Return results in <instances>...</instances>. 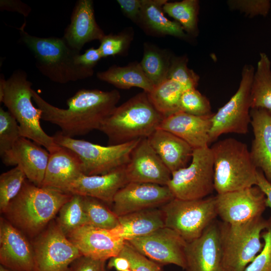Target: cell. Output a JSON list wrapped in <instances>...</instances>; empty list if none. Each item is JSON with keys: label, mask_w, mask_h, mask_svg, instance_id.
<instances>
[{"label": "cell", "mask_w": 271, "mask_h": 271, "mask_svg": "<svg viewBox=\"0 0 271 271\" xmlns=\"http://www.w3.org/2000/svg\"><path fill=\"white\" fill-rule=\"evenodd\" d=\"M66 236L82 255L106 261L118 256L125 241L111 229L86 225L73 230Z\"/></svg>", "instance_id": "19"}, {"label": "cell", "mask_w": 271, "mask_h": 271, "mask_svg": "<svg viewBox=\"0 0 271 271\" xmlns=\"http://www.w3.org/2000/svg\"><path fill=\"white\" fill-rule=\"evenodd\" d=\"M125 171L128 182L167 186L172 176L147 138L141 139L133 150Z\"/></svg>", "instance_id": "17"}, {"label": "cell", "mask_w": 271, "mask_h": 271, "mask_svg": "<svg viewBox=\"0 0 271 271\" xmlns=\"http://www.w3.org/2000/svg\"><path fill=\"white\" fill-rule=\"evenodd\" d=\"M164 118L144 91L117 106L101 123L99 130L108 139V145L146 139Z\"/></svg>", "instance_id": "5"}, {"label": "cell", "mask_w": 271, "mask_h": 271, "mask_svg": "<svg viewBox=\"0 0 271 271\" xmlns=\"http://www.w3.org/2000/svg\"><path fill=\"white\" fill-rule=\"evenodd\" d=\"M185 271H226L220 223L214 221L198 238L187 242Z\"/></svg>", "instance_id": "16"}, {"label": "cell", "mask_w": 271, "mask_h": 271, "mask_svg": "<svg viewBox=\"0 0 271 271\" xmlns=\"http://www.w3.org/2000/svg\"><path fill=\"white\" fill-rule=\"evenodd\" d=\"M227 3L231 9L239 10L250 17L266 16L270 8V2L268 0H231Z\"/></svg>", "instance_id": "43"}, {"label": "cell", "mask_w": 271, "mask_h": 271, "mask_svg": "<svg viewBox=\"0 0 271 271\" xmlns=\"http://www.w3.org/2000/svg\"><path fill=\"white\" fill-rule=\"evenodd\" d=\"M172 56L167 51L145 44L140 65L146 76L155 87L168 79Z\"/></svg>", "instance_id": "32"}, {"label": "cell", "mask_w": 271, "mask_h": 271, "mask_svg": "<svg viewBox=\"0 0 271 271\" xmlns=\"http://www.w3.org/2000/svg\"><path fill=\"white\" fill-rule=\"evenodd\" d=\"M32 93L33 101L42 111L41 119L58 126L63 135L73 138L98 130L120 97L116 90L82 89L67 99L65 109L49 103L34 89Z\"/></svg>", "instance_id": "1"}, {"label": "cell", "mask_w": 271, "mask_h": 271, "mask_svg": "<svg viewBox=\"0 0 271 271\" xmlns=\"http://www.w3.org/2000/svg\"><path fill=\"white\" fill-rule=\"evenodd\" d=\"M160 208L165 226L187 242L199 237L218 216L215 196L196 200L175 198Z\"/></svg>", "instance_id": "9"}, {"label": "cell", "mask_w": 271, "mask_h": 271, "mask_svg": "<svg viewBox=\"0 0 271 271\" xmlns=\"http://www.w3.org/2000/svg\"><path fill=\"white\" fill-rule=\"evenodd\" d=\"M266 197L257 186L215 196L218 216L223 222L237 225L262 216L267 207Z\"/></svg>", "instance_id": "14"}, {"label": "cell", "mask_w": 271, "mask_h": 271, "mask_svg": "<svg viewBox=\"0 0 271 271\" xmlns=\"http://www.w3.org/2000/svg\"><path fill=\"white\" fill-rule=\"evenodd\" d=\"M26 23L18 28L22 43L31 52L38 70L51 81L59 84L91 77L93 69L78 65L80 52L71 47L63 37H40L25 31Z\"/></svg>", "instance_id": "3"}, {"label": "cell", "mask_w": 271, "mask_h": 271, "mask_svg": "<svg viewBox=\"0 0 271 271\" xmlns=\"http://www.w3.org/2000/svg\"><path fill=\"white\" fill-rule=\"evenodd\" d=\"M32 86L27 73L23 70L14 71L7 79L1 74L0 102L17 120L21 136L44 147L51 154L61 146L40 125L42 111L33 104Z\"/></svg>", "instance_id": "4"}, {"label": "cell", "mask_w": 271, "mask_h": 271, "mask_svg": "<svg viewBox=\"0 0 271 271\" xmlns=\"http://www.w3.org/2000/svg\"><path fill=\"white\" fill-rule=\"evenodd\" d=\"M123 14L136 23H139L142 0H117Z\"/></svg>", "instance_id": "45"}, {"label": "cell", "mask_w": 271, "mask_h": 271, "mask_svg": "<svg viewBox=\"0 0 271 271\" xmlns=\"http://www.w3.org/2000/svg\"><path fill=\"white\" fill-rule=\"evenodd\" d=\"M102 58L98 48L92 47L85 50L83 54H80L77 57L76 63L84 67L93 69Z\"/></svg>", "instance_id": "46"}, {"label": "cell", "mask_w": 271, "mask_h": 271, "mask_svg": "<svg viewBox=\"0 0 271 271\" xmlns=\"http://www.w3.org/2000/svg\"><path fill=\"white\" fill-rule=\"evenodd\" d=\"M50 153L33 141L21 137L9 151L1 156L7 166H19L27 180L42 187Z\"/></svg>", "instance_id": "20"}, {"label": "cell", "mask_w": 271, "mask_h": 271, "mask_svg": "<svg viewBox=\"0 0 271 271\" xmlns=\"http://www.w3.org/2000/svg\"><path fill=\"white\" fill-rule=\"evenodd\" d=\"M105 35L96 21L93 1H78L63 38L71 47L80 52L86 43L94 40L100 41Z\"/></svg>", "instance_id": "22"}, {"label": "cell", "mask_w": 271, "mask_h": 271, "mask_svg": "<svg viewBox=\"0 0 271 271\" xmlns=\"http://www.w3.org/2000/svg\"><path fill=\"white\" fill-rule=\"evenodd\" d=\"M185 90L180 84L168 78L147 94L152 104L165 118L180 111V98Z\"/></svg>", "instance_id": "31"}, {"label": "cell", "mask_w": 271, "mask_h": 271, "mask_svg": "<svg viewBox=\"0 0 271 271\" xmlns=\"http://www.w3.org/2000/svg\"><path fill=\"white\" fill-rule=\"evenodd\" d=\"M268 220L262 216L246 222L220 223L223 263L226 271H244L263 246L261 233Z\"/></svg>", "instance_id": "7"}, {"label": "cell", "mask_w": 271, "mask_h": 271, "mask_svg": "<svg viewBox=\"0 0 271 271\" xmlns=\"http://www.w3.org/2000/svg\"><path fill=\"white\" fill-rule=\"evenodd\" d=\"M27 177L19 167L16 166L0 176V209L3 213L10 202L20 192Z\"/></svg>", "instance_id": "36"}, {"label": "cell", "mask_w": 271, "mask_h": 271, "mask_svg": "<svg viewBox=\"0 0 271 271\" xmlns=\"http://www.w3.org/2000/svg\"><path fill=\"white\" fill-rule=\"evenodd\" d=\"M180 111L196 115L205 116L212 114L210 102L196 88L185 90L180 101Z\"/></svg>", "instance_id": "38"}, {"label": "cell", "mask_w": 271, "mask_h": 271, "mask_svg": "<svg viewBox=\"0 0 271 271\" xmlns=\"http://www.w3.org/2000/svg\"><path fill=\"white\" fill-rule=\"evenodd\" d=\"M251 109H263L271 113V63L261 53L253 75L251 88Z\"/></svg>", "instance_id": "30"}, {"label": "cell", "mask_w": 271, "mask_h": 271, "mask_svg": "<svg viewBox=\"0 0 271 271\" xmlns=\"http://www.w3.org/2000/svg\"><path fill=\"white\" fill-rule=\"evenodd\" d=\"M118 255L127 259L132 271H162L160 264L142 254L126 241Z\"/></svg>", "instance_id": "42"}, {"label": "cell", "mask_w": 271, "mask_h": 271, "mask_svg": "<svg viewBox=\"0 0 271 271\" xmlns=\"http://www.w3.org/2000/svg\"><path fill=\"white\" fill-rule=\"evenodd\" d=\"M0 262L15 271H35L33 245L20 230L2 217L0 220Z\"/></svg>", "instance_id": "18"}, {"label": "cell", "mask_w": 271, "mask_h": 271, "mask_svg": "<svg viewBox=\"0 0 271 271\" xmlns=\"http://www.w3.org/2000/svg\"><path fill=\"white\" fill-rule=\"evenodd\" d=\"M250 116L254 134L250 156L256 168L261 170L271 183V113L263 109L253 108Z\"/></svg>", "instance_id": "25"}, {"label": "cell", "mask_w": 271, "mask_h": 271, "mask_svg": "<svg viewBox=\"0 0 271 271\" xmlns=\"http://www.w3.org/2000/svg\"><path fill=\"white\" fill-rule=\"evenodd\" d=\"M100 201L94 198L83 196V208L89 225L104 229H111L118 226V217Z\"/></svg>", "instance_id": "35"}, {"label": "cell", "mask_w": 271, "mask_h": 271, "mask_svg": "<svg viewBox=\"0 0 271 271\" xmlns=\"http://www.w3.org/2000/svg\"><path fill=\"white\" fill-rule=\"evenodd\" d=\"M132 38L131 29L116 34L105 35L100 41L98 47L102 58L123 54L127 50Z\"/></svg>", "instance_id": "40"}, {"label": "cell", "mask_w": 271, "mask_h": 271, "mask_svg": "<svg viewBox=\"0 0 271 271\" xmlns=\"http://www.w3.org/2000/svg\"><path fill=\"white\" fill-rule=\"evenodd\" d=\"M0 10L4 11L17 12L27 17L32 9L27 4L20 0H1Z\"/></svg>", "instance_id": "47"}, {"label": "cell", "mask_w": 271, "mask_h": 271, "mask_svg": "<svg viewBox=\"0 0 271 271\" xmlns=\"http://www.w3.org/2000/svg\"><path fill=\"white\" fill-rule=\"evenodd\" d=\"M191 159L189 166L171 173L167 186L176 198L203 199L214 190V164L210 148L194 149Z\"/></svg>", "instance_id": "11"}, {"label": "cell", "mask_w": 271, "mask_h": 271, "mask_svg": "<svg viewBox=\"0 0 271 271\" xmlns=\"http://www.w3.org/2000/svg\"><path fill=\"white\" fill-rule=\"evenodd\" d=\"M171 173L187 166L193 149L185 141L167 130L157 128L147 138Z\"/></svg>", "instance_id": "26"}, {"label": "cell", "mask_w": 271, "mask_h": 271, "mask_svg": "<svg viewBox=\"0 0 271 271\" xmlns=\"http://www.w3.org/2000/svg\"><path fill=\"white\" fill-rule=\"evenodd\" d=\"M199 2L197 0H183L168 2L163 7V11L174 19L183 28L187 34L196 36L198 30Z\"/></svg>", "instance_id": "33"}, {"label": "cell", "mask_w": 271, "mask_h": 271, "mask_svg": "<svg viewBox=\"0 0 271 271\" xmlns=\"http://www.w3.org/2000/svg\"><path fill=\"white\" fill-rule=\"evenodd\" d=\"M0 271H15L8 268L5 267L2 265H0Z\"/></svg>", "instance_id": "50"}, {"label": "cell", "mask_w": 271, "mask_h": 271, "mask_svg": "<svg viewBox=\"0 0 271 271\" xmlns=\"http://www.w3.org/2000/svg\"><path fill=\"white\" fill-rule=\"evenodd\" d=\"M210 149L214 164V190L217 194L256 185L257 168L245 143L229 138L216 142Z\"/></svg>", "instance_id": "6"}, {"label": "cell", "mask_w": 271, "mask_h": 271, "mask_svg": "<svg viewBox=\"0 0 271 271\" xmlns=\"http://www.w3.org/2000/svg\"><path fill=\"white\" fill-rule=\"evenodd\" d=\"M105 261L82 255L72 263L70 271H106Z\"/></svg>", "instance_id": "44"}, {"label": "cell", "mask_w": 271, "mask_h": 271, "mask_svg": "<svg viewBox=\"0 0 271 271\" xmlns=\"http://www.w3.org/2000/svg\"><path fill=\"white\" fill-rule=\"evenodd\" d=\"M256 185L263 192L266 197L267 207L271 208V183L265 178L262 171L257 169Z\"/></svg>", "instance_id": "48"}, {"label": "cell", "mask_w": 271, "mask_h": 271, "mask_svg": "<svg viewBox=\"0 0 271 271\" xmlns=\"http://www.w3.org/2000/svg\"><path fill=\"white\" fill-rule=\"evenodd\" d=\"M186 56L172 57L169 67L168 78L182 85L186 89L196 88L199 77L187 66Z\"/></svg>", "instance_id": "39"}, {"label": "cell", "mask_w": 271, "mask_h": 271, "mask_svg": "<svg viewBox=\"0 0 271 271\" xmlns=\"http://www.w3.org/2000/svg\"><path fill=\"white\" fill-rule=\"evenodd\" d=\"M175 198L166 185L128 182L115 194L112 211L118 216L161 207Z\"/></svg>", "instance_id": "15"}, {"label": "cell", "mask_w": 271, "mask_h": 271, "mask_svg": "<svg viewBox=\"0 0 271 271\" xmlns=\"http://www.w3.org/2000/svg\"><path fill=\"white\" fill-rule=\"evenodd\" d=\"M213 114L196 116L179 111L164 118L158 128L175 134L193 149L208 147Z\"/></svg>", "instance_id": "23"}, {"label": "cell", "mask_w": 271, "mask_h": 271, "mask_svg": "<svg viewBox=\"0 0 271 271\" xmlns=\"http://www.w3.org/2000/svg\"><path fill=\"white\" fill-rule=\"evenodd\" d=\"M97 78L120 89L138 87L149 93L155 86L148 79L140 63L134 62L125 66L113 65L97 72Z\"/></svg>", "instance_id": "29"}, {"label": "cell", "mask_w": 271, "mask_h": 271, "mask_svg": "<svg viewBox=\"0 0 271 271\" xmlns=\"http://www.w3.org/2000/svg\"><path fill=\"white\" fill-rule=\"evenodd\" d=\"M57 224L66 235L78 227L89 225L83 208V196L72 195L71 198L60 208Z\"/></svg>", "instance_id": "34"}, {"label": "cell", "mask_w": 271, "mask_h": 271, "mask_svg": "<svg viewBox=\"0 0 271 271\" xmlns=\"http://www.w3.org/2000/svg\"><path fill=\"white\" fill-rule=\"evenodd\" d=\"M167 2V0H142L138 24L147 31L155 35L187 38V34L182 26L165 16L163 7Z\"/></svg>", "instance_id": "28"}, {"label": "cell", "mask_w": 271, "mask_h": 271, "mask_svg": "<svg viewBox=\"0 0 271 271\" xmlns=\"http://www.w3.org/2000/svg\"><path fill=\"white\" fill-rule=\"evenodd\" d=\"M254 68L243 66L239 87L229 100L211 117L210 143L224 133L246 134L251 122V88Z\"/></svg>", "instance_id": "10"}, {"label": "cell", "mask_w": 271, "mask_h": 271, "mask_svg": "<svg viewBox=\"0 0 271 271\" xmlns=\"http://www.w3.org/2000/svg\"><path fill=\"white\" fill-rule=\"evenodd\" d=\"M125 167L103 175L86 176L82 174L70 183L63 192L94 198L112 204L116 193L128 183Z\"/></svg>", "instance_id": "21"}, {"label": "cell", "mask_w": 271, "mask_h": 271, "mask_svg": "<svg viewBox=\"0 0 271 271\" xmlns=\"http://www.w3.org/2000/svg\"><path fill=\"white\" fill-rule=\"evenodd\" d=\"M52 137L57 145L72 150L78 156L82 162L83 174L86 176L103 175L125 167L133 150L141 140L103 146L68 137L60 131Z\"/></svg>", "instance_id": "8"}, {"label": "cell", "mask_w": 271, "mask_h": 271, "mask_svg": "<svg viewBox=\"0 0 271 271\" xmlns=\"http://www.w3.org/2000/svg\"><path fill=\"white\" fill-rule=\"evenodd\" d=\"M19 125L13 115L0 107V155L10 150L21 138Z\"/></svg>", "instance_id": "37"}, {"label": "cell", "mask_w": 271, "mask_h": 271, "mask_svg": "<svg viewBox=\"0 0 271 271\" xmlns=\"http://www.w3.org/2000/svg\"><path fill=\"white\" fill-rule=\"evenodd\" d=\"M267 220L268 225L261 233L263 248L244 271H271V217Z\"/></svg>", "instance_id": "41"}, {"label": "cell", "mask_w": 271, "mask_h": 271, "mask_svg": "<svg viewBox=\"0 0 271 271\" xmlns=\"http://www.w3.org/2000/svg\"><path fill=\"white\" fill-rule=\"evenodd\" d=\"M126 271H132V270L131 269H128V270H126Z\"/></svg>", "instance_id": "51"}, {"label": "cell", "mask_w": 271, "mask_h": 271, "mask_svg": "<svg viewBox=\"0 0 271 271\" xmlns=\"http://www.w3.org/2000/svg\"><path fill=\"white\" fill-rule=\"evenodd\" d=\"M82 162L72 150L61 147L50 154L42 187L61 190L81 175Z\"/></svg>", "instance_id": "24"}, {"label": "cell", "mask_w": 271, "mask_h": 271, "mask_svg": "<svg viewBox=\"0 0 271 271\" xmlns=\"http://www.w3.org/2000/svg\"><path fill=\"white\" fill-rule=\"evenodd\" d=\"M127 241L138 251L160 265L173 264L185 269L187 242L167 227Z\"/></svg>", "instance_id": "13"}, {"label": "cell", "mask_w": 271, "mask_h": 271, "mask_svg": "<svg viewBox=\"0 0 271 271\" xmlns=\"http://www.w3.org/2000/svg\"><path fill=\"white\" fill-rule=\"evenodd\" d=\"M118 219L119 225L112 230L125 241L145 236L165 227L164 215L160 207L129 213L118 217Z\"/></svg>", "instance_id": "27"}, {"label": "cell", "mask_w": 271, "mask_h": 271, "mask_svg": "<svg viewBox=\"0 0 271 271\" xmlns=\"http://www.w3.org/2000/svg\"><path fill=\"white\" fill-rule=\"evenodd\" d=\"M32 245L35 271H70L69 265L82 255L58 224L39 234Z\"/></svg>", "instance_id": "12"}, {"label": "cell", "mask_w": 271, "mask_h": 271, "mask_svg": "<svg viewBox=\"0 0 271 271\" xmlns=\"http://www.w3.org/2000/svg\"><path fill=\"white\" fill-rule=\"evenodd\" d=\"M107 268L109 269L114 268L117 271H126L130 269V266L127 259L118 255L109 259Z\"/></svg>", "instance_id": "49"}, {"label": "cell", "mask_w": 271, "mask_h": 271, "mask_svg": "<svg viewBox=\"0 0 271 271\" xmlns=\"http://www.w3.org/2000/svg\"><path fill=\"white\" fill-rule=\"evenodd\" d=\"M72 196L56 189L37 186L27 179L3 213L14 226L33 237L42 232Z\"/></svg>", "instance_id": "2"}]
</instances>
